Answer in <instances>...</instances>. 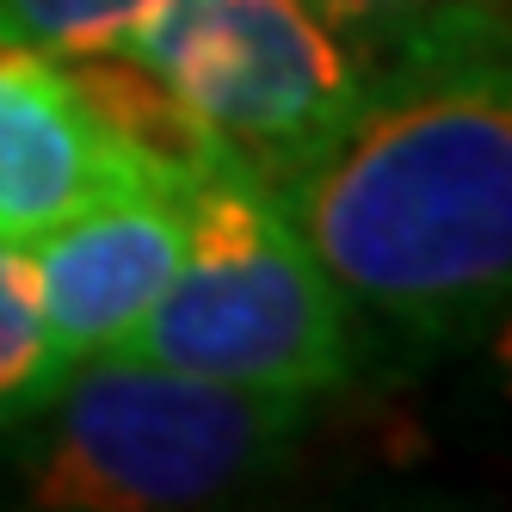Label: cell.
Here are the masks:
<instances>
[{
    "instance_id": "cell-1",
    "label": "cell",
    "mask_w": 512,
    "mask_h": 512,
    "mask_svg": "<svg viewBox=\"0 0 512 512\" xmlns=\"http://www.w3.org/2000/svg\"><path fill=\"white\" fill-rule=\"evenodd\" d=\"M272 198L358 315L420 352L488 334L512 284L506 0H445L364 68Z\"/></svg>"
},
{
    "instance_id": "cell-2",
    "label": "cell",
    "mask_w": 512,
    "mask_h": 512,
    "mask_svg": "<svg viewBox=\"0 0 512 512\" xmlns=\"http://www.w3.org/2000/svg\"><path fill=\"white\" fill-rule=\"evenodd\" d=\"M358 321L266 179L192 161L186 253L124 352L284 401H334L364 364Z\"/></svg>"
},
{
    "instance_id": "cell-3",
    "label": "cell",
    "mask_w": 512,
    "mask_h": 512,
    "mask_svg": "<svg viewBox=\"0 0 512 512\" xmlns=\"http://www.w3.org/2000/svg\"><path fill=\"white\" fill-rule=\"evenodd\" d=\"M321 401H284L136 352L87 358L44 401L25 500L68 512H179L278 475Z\"/></svg>"
},
{
    "instance_id": "cell-4",
    "label": "cell",
    "mask_w": 512,
    "mask_h": 512,
    "mask_svg": "<svg viewBox=\"0 0 512 512\" xmlns=\"http://www.w3.org/2000/svg\"><path fill=\"white\" fill-rule=\"evenodd\" d=\"M105 68L167 149L278 186L352 112L371 56L309 0H155Z\"/></svg>"
},
{
    "instance_id": "cell-5",
    "label": "cell",
    "mask_w": 512,
    "mask_h": 512,
    "mask_svg": "<svg viewBox=\"0 0 512 512\" xmlns=\"http://www.w3.org/2000/svg\"><path fill=\"white\" fill-rule=\"evenodd\" d=\"M186 173L192 161L81 62L0 44V241H31L105 198Z\"/></svg>"
},
{
    "instance_id": "cell-6",
    "label": "cell",
    "mask_w": 512,
    "mask_h": 512,
    "mask_svg": "<svg viewBox=\"0 0 512 512\" xmlns=\"http://www.w3.org/2000/svg\"><path fill=\"white\" fill-rule=\"evenodd\" d=\"M186 223H192V173L105 198L25 241L38 309L68 364L124 352V340L161 303L179 253H186Z\"/></svg>"
},
{
    "instance_id": "cell-7",
    "label": "cell",
    "mask_w": 512,
    "mask_h": 512,
    "mask_svg": "<svg viewBox=\"0 0 512 512\" xmlns=\"http://www.w3.org/2000/svg\"><path fill=\"white\" fill-rule=\"evenodd\" d=\"M75 364L50 340V321L38 309L25 241H0V432L31 426V414L62 389Z\"/></svg>"
},
{
    "instance_id": "cell-8",
    "label": "cell",
    "mask_w": 512,
    "mask_h": 512,
    "mask_svg": "<svg viewBox=\"0 0 512 512\" xmlns=\"http://www.w3.org/2000/svg\"><path fill=\"white\" fill-rule=\"evenodd\" d=\"M155 0H0V44L50 62H105Z\"/></svg>"
},
{
    "instance_id": "cell-9",
    "label": "cell",
    "mask_w": 512,
    "mask_h": 512,
    "mask_svg": "<svg viewBox=\"0 0 512 512\" xmlns=\"http://www.w3.org/2000/svg\"><path fill=\"white\" fill-rule=\"evenodd\" d=\"M309 7H315L327 25H340L364 56H377V50L395 44L408 25H420L426 13H438L445 0H309Z\"/></svg>"
}]
</instances>
